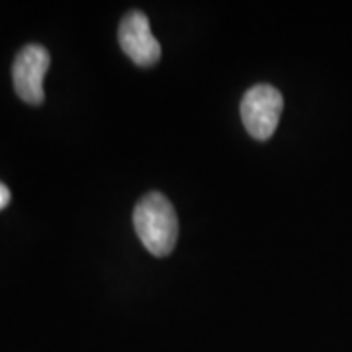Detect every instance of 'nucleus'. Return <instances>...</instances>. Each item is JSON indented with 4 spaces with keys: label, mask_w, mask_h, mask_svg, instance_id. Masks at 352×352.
Returning <instances> with one entry per match:
<instances>
[{
    "label": "nucleus",
    "mask_w": 352,
    "mask_h": 352,
    "mask_svg": "<svg viewBox=\"0 0 352 352\" xmlns=\"http://www.w3.org/2000/svg\"><path fill=\"white\" fill-rule=\"evenodd\" d=\"M135 233L145 249L155 256H166L178 239V217L175 208L161 192L145 194L133 212Z\"/></svg>",
    "instance_id": "nucleus-1"
},
{
    "label": "nucleus",
    "mask_w": 352,
    "mask_h": 352,
    "mask_svg": "<svg viewBox=\"0 0 352 352\" xmlns=\"http://www.w3.org/2000/svg\"><path fill=\"white\" fill-rule=\"evenodd\" d=\"M50 51L43 45L30 43L16 55L12 65V80L16 94L32 106H38L45 98L43 78L50 71Z\"/></svg>",
    "instance_id": "nucleus-3"
},
{
    "label": "nucleus",
    "mask_w": 352,
    "mask_h": 352,
    "mask_svg": "<svg viewBox=\"0 0 352 352\" xmlns=\"http://www.w3.org/2000/svg\"><path fill=\"white\" fill-rule=\"evenodd\" d=\"M284 108V98L270 85L249 88L241 100V118L249 135L258 141L272 138Z\"/></svg>",
    "instance_id": "nucleus-2"
},
{
    "label": "nucleus",
    "mask_w": 352,
    "mask_h": 352,
    "mask_svg": "<svg viewBox=\"0 0 352 352\" xmlns=\"http://www.w3.org/2000/svg\"><path fill=\"white\" fill-rule=\"evenodd\" d=\"M118 38L124 53L139 67H153L161 59V43L153 36L149 18L141 10H131L122 18Z\"/></svg>",
    "instance_id": "nucleus-4"
},
{
    "label": "nucleus",
    "mask_w": 352,
    "mask_h": 352,
    "mask_svg": "<svg viewBox=\"0 0 352 352\" xmlns=\"http://www.w3.org/2000/svg\"><path fill=\"white\" fill-rule=\"evenodd\" d=\"M10 204V190L0 182V210H4Z\"/></svg>",
    "instance_id": "nucleus-5"
}]
</instances>
